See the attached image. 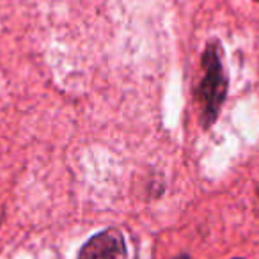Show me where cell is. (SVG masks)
Wrapping results in <instances>:
<instances>
[{"mask_svg": "<svg viewBox=\"0 0 259 259\" xmlns=\"http://www.w3.org/2000/svg\"><path fill=\"white\" fill-rule=\"evenodd\" d=\"M206 76L201 83V101L204 103V115L206 122L213 121L217 117L220 103L226 96V76L222 73V66L217 55L208 52L204 57Z\"/></svg>", "mask_w": 259, "mask_h": 259, "instance_id": "6da1fadb", "label": "cell"}, {"mask_svg": "<svg viewBox=\"0 0 259 259\" xmlns=\"http://www.w3.org/2000/svg\"><path fill=\"white\" fill-rule=\"evenodd\" d=\"M128 250L122 234L117 229H107L94 234L82 247L78 259H126Z\"/></svg>", "mask_w": 259, "mask_h": 259, "instance_id": "7a4b0ae2", "label": "cell"}, {"mask_svg": "<svg viewBox=\"0 0 259 259\" xmlns=\"http://www.w3.org/2000/svg\"><path fill=\"white\" fill-rule=\"evenodd\" d=\"M174 259H190L188 255H185V254H181V255H178V257H174Z\"/></svg>", "mask_w": 259, "mask_h": 259, "instance_id": "3957f363", "label": "cell"}, {"mask_svg": "<svg viewBox=\"0 0 259 259\" xmlns=\"http://www.w3.org/2000/svg\"><path fill=\"white\" fill-rule=\"evenodd\" d=\"M236 259H241V257H236Z\"/></svg>", "mask_w": 259, "mask_h": 259, "instance_id": "277c9868", "label": "cell"}, {"mask_svg": "<svg viewBox=\"0 0 259 259\" xmlns=\"http://www.w3.org/2000/svg\"><path fill=\"white\" fill-rule=\"evenodd\" d=\"M257 2H259V0H257Z\"/></svg>", "mask_w": 259, "mask_h": 259, "instance_id": "5b68a950", "label": "cell"}]
</instances>
